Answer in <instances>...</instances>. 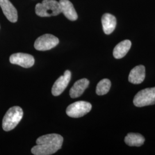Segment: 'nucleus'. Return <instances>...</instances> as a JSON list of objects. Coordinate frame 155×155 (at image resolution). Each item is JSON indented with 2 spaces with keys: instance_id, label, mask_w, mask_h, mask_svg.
Instances as JSON below:
<instances>
[{
  "instance_id": "nucleus-1",
  "label": "nucleus",
  "mask_w": 155,
  "mask_h": 155,
  "mask_svg": "<svg viewBox=\"0 0 155 155\" xmlns=\"http://www.w3.org/2000/svg\"><path fill=\"white\" fill-rule=\"evenodd\" d=\"M63 138L60 134L52 133L42 136L36 140L37 145L31 152L35 155H51L61 148Z\"/></svg>"
},
{
  "instance_id": "nucleus-2",
  "label": "nucleus",
  "mask_w": 155,
  "mask_h": 155,
  "mask_svg": "<svg viewBox=\"0 0 155 155\" xmlns=\"http://www.w3.org/2000/svg\"><path fill=\"white\" fill-rule=\"evenodd\" d=\"M35 12L40 17L55 16L61 13L59 2L56 0H43L36 4Z\"/></svg>"
},
{
  "instance_id": "nucleus-3",
  "label": "nucleus",
  "mask_w": 155,
  "mask_h": 155,
  "mask_svg": "<svg viewBox=\"0 0 155 155\" xmlns=\"http://www.w3.org/2000/svg\"><path fill=\"white\" fill-rule=\"evenodd\" d=\"M23 116V110L19 106H13L6 111L2 120V128L5 131L13 129L20 122Z\"/></svg>"
},
{
  "instance_id": "nucleus-4",
  "label": "nucleus",
  "mask_w": 155,
  "mask_h": 155,
  "mask_svg": "<svg viewBox=\"0 0 155 155\" xmlns=\"http://www.w3.org/2000/svg\"><path fill=\"white\" fill-rule=\"evenodd\" d=\"M133 104L137 107H144L155 104V87L141 90L135 95Z\"/></svg>"
},
{
  "instance_id": "nucleus-5",
  "label": "nucleus",
  "mask_w": 155,
  "mask_h": 155,
  "mask_svg": "<svg viewBox=\"0 0 155 155\" xmlns=\"http://www.w3.org/2000/svg\"><path fill=\"white\" fill-rule=\"evenodd\" d=\"M92 109L91 104L86 101H77L67 107L66 114L72 118H79L89 113Z\"/></svg>"
},
{
  "instance_id": "nucleus-6",
  "label": "nucleus",
  "mask_w": 155,
  "mask_h": 155,
  "mask_svg": "<svg viewBox=\"0 0 155 155\" xmlns=\"http://www.w3.org/2000/svg\"><path fill=\"white\" fill-rule=\"evenodd\" d=\"M59 43V39L55 36L51 34H45L36 40L34 47L36 50L45 51L55 47Z\"/></svg>"
},
{
  "instance_id": "nucleus-7",
  "label": "nucleus",
  "mask_w": 155,
  "mask_h": 155,
  "mask_svg": "<svg viewBox=\"0 0 155 155\" xmlns=\"http://www.w3.org/2000/svg\"><path fill=\"white\" fill-rule=\"evenodd\" d=\"M12 64H17L24 68H30L35 64V59L31 55L24 53H16L12 54L9 58Z\"/></svg>"
},
{
  "instance_id": "nucleus-8",
  "label": "nucleus",
  "mask_w": 155,
  "mask_h": 155,
  "mask_svg": "<svg viewBox=\"0 0 155 155\" xmlns=\"http://www.w3.org/2000/svg\"><path fill=\"white\" fill-rule=\"evenodd\" d=\"M71 73L66 70L63 76L59 78L54 84L52 88V94L54 96H58L64 91L70 82Z\"/></svg>"
},
{
  "instance_id": "nucleus-9",
  "label": "nucleus",
  "mask_w": 155,
  "mask_h": 155,
  "mask_svg": "<svg viewBox=\"0 0 155 155\" xmlns=\"http://www.w3.org/2000/svg\"><path fill=\"white\" fill-rule=\"evenodd\" d=\"M0 6L9 21L12 22H17L18 18L17 11L9 0H0Z\"/></svg>"
},
{
  "instance_id": "nucleus-10",
  "label": "nucleus",
  "mask_w": 155,
  "mask_h": 155,
  "mask_svg": "<svg viewBox=\"0 0 155 155\" xmlns=\"http://www.w3.org/2000/svg\"><path fill=\"white\" fill-rule=\"evenodd\" d=\"M145 78V68L143 65H139L134 67L130 71L128 80L133 84L142 83Z\"/></svg>"
},
{
  "instance_id": "nucleus-11",
  "label": "nucleus",
  "mask_w": 155,
  "mask_h": 155,
  "mask_svg": "<svg viewBox=\"0 0 155 155\" xmlns=\"http://www.w3.org/2000/svg\"><path fill=\"white\" fill-rule=\"evenodd\" d=\"M59 4L61 13L71 21H75L78 18V15L74 5L69 0H60Z\"/></svg>"
},
{
  "instance_id": "nucleus-12",
  "label": "nucleus",
  "mask_w": 155,
  "mask_h": 155,
  "mask_svg": "<svg viewBox=\"0 0 155 155\" xmlns=\"http://www.w3.org/2000/svg\"><path fill=\"white\" fill-rule=\"evenodd\" d=\"M89 80L83 78L78 80L74 84L73 86L70 90V95L72 98H76L82 95L85 90L89 86Z\"/></svg>"
},
{
  "instance_id": "nucleus-13",
  "label": "nucleus",
  "mask_w": 155,
  "mask_h": 155,
  "mask_svg": "<svg viewBox=\"0 0 155 155\" xmlns=\"http://www.w3.org/2000/svg\"><path fill=\"white\" fill-rule=\"evenodd\" d=\"M102 24L104 32L106 35H110L116 27V18L111 14L105 13L102 17Z\"/></svg>"
},
{
  "instance_id": "nucleus-14",
  "label": "nucleus",
  "mask_w": 155,
  "mask_h": 155,
  "mask_svg": "<svg viewBox=\"0 0 155 155\" xmlns=\"http://www.w3.org/2000/svg\"><path fill=\"white\" fill-rule=\"evenodd\" d=\"M132 43L129 40H125L118 43L113 50V56L116 59H121L127 54L130 49Z\"/></svg>"
},
{
  "instance_id": "nucleus-15",
  "label": "nucleus",
  "mask_w": 155,
  "mask_h": 155,
  "mask_svg": "<svg viewBox=\"0 0 155 155\" xmlns=\"http://www.w3.org/2000/svg\"><path fill=\"white\" fill-rule=\"evenodd\" d=\"M144 142L145 138L139 133H128L125 137V143L130 147H141Z\"/></svg>"
},
{
  "instance_id": "nucleus-16",
  "label": "nucleus",
  "mask_w": 155,
  "mask_h": 155,
  "mask_svg": "<svg viewBox=\"0 0 155 155\" xmlns=\"http://www.w3.org/2000/svg\"><path fill=\"white\" fill-rule=\"evenodd\" d=\"M111 87L110 81L108 79H104L98 83L96 88V93L98 95L106 94Z\"/></svg>"
}]
</instances>
